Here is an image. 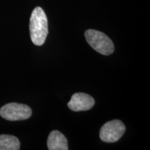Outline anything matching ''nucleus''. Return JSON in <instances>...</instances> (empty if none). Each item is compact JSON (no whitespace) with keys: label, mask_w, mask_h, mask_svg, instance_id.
I'll return each mask as SVG.
<instances>
[{"label":"nucleus","mask_w":150,"mask_h":150,"mask_svg":"<svg viewBox=\"0 0 150 150\" xmlns=\"http://www.w3.org/2000/svg\"><path fill=\"white\" fill-rule=\"evenodd\" d=\"M29 30L31 39L37 46H41L45 42L48 35V20L47 16L40 7L33 9L30 18Z\"/></svg>","instance_id":"f257e3e1"},{"label":"nucleus","mask_w":150,"mask_h":150,"mask_svg":"<svg viewBox=\"0 0 150 150\" xmlns=\"http://www.w3.org/2000/svg\"><path fill=\"white\" fill-rule=\"evenodd\" d=\"M20 142L18 138L11 135H0V150H18Z\"/></svg>","instance_id":"0eeeda50"},{"label":"nucleus","mask_w":150,"mask_h":150,"mask_svg":"<svg viewBox=\"0 0 150 150\" xmlns=\"http://www.w3.org/2000/svg\"><path fill=\"white\" fill-rule=\"evenodd\" d=\"M125 130L126 127L122 122L114 120L103 125L99 131V137L103 142H115L122 138Z\"/></svg>","instance_id":"20e7f679"},{"label":"nucleus","mask_w":150,"mask_h":150,"mask_svg":"<svg viewBox=\"0 0 150 150\" xmlns=\"http://www.w3.org/2000/svg\"><path fill=\"white\" fill-rule=\"evenodd\" d=\"M95 105V99L91 95L83 93H77L72 95L67 106L75 112L84 111L91 109Z\"/></svg>","instance_id":"39448f33"},{"label":"nucleus","mask_w":150,"mask_h":150,"mask_svg":"<svg viewBox=\"0 0 150 150\" xmlns=\"http://www.w3.org/2000/svg\"><path fill=\"white\" fill-rule=\"evenodd\" d=\"M47 147L50 150H67V140L64 135L59 131H52L49 135Z\"/></svg>","instance_id":"423d86ee"},{"label":"nucleus","mask_w":150,"mask_h":150,"mask_svg":"<svg viewBox=\"0 0 150 150\" xmlns=\"http://www.w3.org/2000/svg\"><path fill=\"white\" fill-rule=\"evenodd\" d=\"M85 38L89 45L98 53L105 56L113 53L115 50L113 43L105 33L97 30L88 29L86 31Z\"/></svg>","instance_id":"f03ea898"},{"label":"nucleus","mask_w":150,"mask_h":150,"mask_svg":"<svg viewBox=\"0 0 150 150\" xmlns=\"http://www.w3.org/2000/svg\"><path fill=\"white\" fill-rule=\"evenodd\" d=\"M32 115L29 106L18 103H9L0 108V115L9 121L27 120Z\"/></svg>","instance_id":"7ed1b4c3"}]
</instances>
